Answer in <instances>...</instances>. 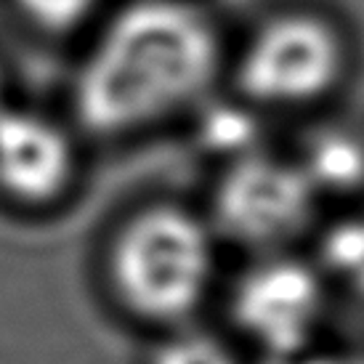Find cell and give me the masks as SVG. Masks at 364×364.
I'll use <instances>...</instances> for the list:
<instances>
[{
  "instance_id": "6da1fadb",
  "label": "cell",
  "mask_w": 364,
  "mask_h": 364,
  "mask_svg": "<svg viewBox=\"0 0 364 364\" xmlns=\"http://www.w3.org/2000/svg\"><path fill=\"white\" fill-rule=\"evenodd\" d=\"M232 35L203 0H131L96 38L75 112L96 136H136L192 117L223 91Z\"/></svg>"
},
{
  "instance_id": "7a4b0ae2",
  "label": "cell",
  "mask_w": 364,
  "mask_h": 364,
  "mask_svg": "<svg viewBox=\"0 0 364 364\" xmlns=\"http://www.w3.org/2000/svg\"><path fill=\"white\" fill-rule=\"evenodd\" d=\"M362 70L359 32L324 0H277L234 32L223 91L269 122H311L346 102Z\"/></svg>"
},
{
  "instance_id": "3957f363",
  "label": "cell",
  "mask_w": 364,
  "mask_h": 364,
  "mask_svg": "<svg viewBox=\"0 0 364 364\" xmlns=\"http://www.w3.org/2000/svg\"><path fill=\"white\" fill-rule=\"evenodd\" d=\"M223 250L200 205L154 200L109 245V284L133 319L157 330L197 322L223 284Z\"/></svg>"
},
{
  "instance_id": "277c9868",
  "label": "cell",
  "mask_w": 364,
  "mask_h": 364,
  "mask_svg": "<svg viewBox=\"0 0 364 364\" xmlns=\"http://www.w3.org/2000/svg\"><path fill=\"white\" fill-rule=\"evenodd\" d=\"M200 208L237 258L301 250L327 213L293 149L272 141L215 162Z\"/></svg>"
},
{
  "instance_id": "5b68a950",
  "label": "cell",
  "mask_w": 364,
  "mask_h": 364,
  "mask_svg": "<svg viewBox=\"0 0 364 364\" xmlns=\"http://www.w3.org/2000/svg\"><path fill=\"white\" fill-rule=\"evenodd\" d=\"M218 298L234 341L277 364L314 356L338 304L306 247L237 258Z\"/></svg>"
},
{
  "instance_id": "8992f818",
  "label": "cell",
  "mask_w": 364,
  "mask_h": 364,
  "mask_svg": "<svg viewBox=\"0 0 364 364\" xmlns=\"http://www.w3.org/2000/svg\"><path fill=\"white\" fill-rule=\"evenodd\" d=\"M77 157L59 122L27 109H0V192L21 205H48L70 189Z\"/></svg>"
},
{
  "instance_id": "52a82bcc",
  "label": "cell",
  "mask_w": 364,
  "mask_h": 364,
  "mask_svg": "<svg viewBox=\"0 0 364 364\" xmlns=\"http://www.w3.org/2000/svg\"><path fill=\"white\" fill-rule=\"evenodd\" d=\"M301 144L290 146L306 168L327 210L364 203V133L335 125L333 114L306 122Z\"/></svg>"
},
{
  "instance_id": "ba28073f",
  "label": "cell",
  "mask_w": 364,
  "mask_h": 364,
  "mask_svg": "<svg viewBox=\"0 0 364 364\" xmlns=\"http://www.w3.org/2000/svg\"><path fill=\"white\" fill-rule=\"evenodd\" d=\"M306 250L338 301L364 306V203L324 213Z\"/></svg>"
},
{
  "instance_id": "9c48e42d",
  "label": "cell",
  "mask_w": 364,
  "mask_h": 364,
  "mask_svg": "<svg viewBox=\"0 0 364 364\" xmlns=\"http://www.w3.org/2000/svg\"><path fill=\"white\" fill-rule=\"evenodd\" d=\"M149 364H245V359L232 335L189 322L162 333Z\"/></svg>"
},
{
  "instance_id": "30bf717a",
  "label": "cell",
  "mask_w": 364,
  "mask_h": 364,
  "mask_svg": "<svg viewBox=\"0 0 364 364\" xmlns=\"http://www.w3.org/2000/svg\"><path fill=\"white\" fill-rule=\"evenodd\" d=\"M19 11L43 30L64 32L85 21L102 0H14Z\"/></svg>"
},
{
  "instance_id": "8fae6325",
  "label": "cell",
  "mask_w": 364,
  "mask_h": 364,
  "mask_svg": "<svg viewBox=\"0 0 364 364\" xmlns=\"http://www.w3.org/2000/svg\"><path fill=\"white\" fill-rule=\"evenodd\" d=\"M298 364H364V356H309Z\"/></svg>"
},
{
  "instance_id": "7c38bea8",
  "label": "cell",
  "mask_w": 364,
  "mask_h": 364,
  "mask_svg": "<svg viewBox=\"0 0 364 364\" xmlns=\"http://www.w3.org/2000/svg\"><path fill=\"white\" fill-rule=\"evenodd\" d=\"M6 104H3V80H0V109H3Z\"/></svg>"
}]
</instances>
